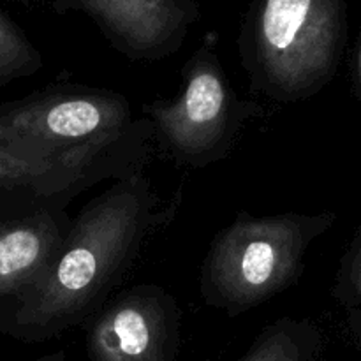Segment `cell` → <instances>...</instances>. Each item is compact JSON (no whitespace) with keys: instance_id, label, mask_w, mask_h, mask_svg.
<instances>
[{"instance_id":"obj_1","label":"cell","mask_w":361,"mask_h":361,"mask_svg":"<svg viewBox=\"0 0 361 361\" xmlns=\"http://www.w3.org/2000/svg\"><path fill=\"white\" fill-rule=\"evenodd\" d=\"M171 215L143 173L115 180L73 217L49 267L0 305V335L42 344L83 326L111 298L148 236Z\"/></svg>"},{"instance_id":"obj_2","label":"cell","mask_w":361,"mask_h":361,"mask_svg":"<svg viewBox=\"0 0 361 361\" xmlns=\"http://www.w3.org/2000/svg\"><path fill=\"white\" fill-rule=\"evenodd\" d=\"M334 224L330 212L256 217L240 210L215 235L201 263L204 305L238 317L288 291L305 270L310 245Z\"/></svg>"},{"instance_id":"obj_3","label":"cell","mask_w":361,"mask_h":361,"mask_svg":"<svg viewBox=\"0 0 361 361\" xmlns=\"http://www.w3.org/2000/svg\"><path fill=\"white\" fill-rule=\"evenodd\" d=\"M154 127L133 118L123 94L87 85H49L0 102V145L44 159L150 150Z\"/></svg>"},{"instance_id":"obj_4","label":"cell","mask_w":361,"mask_h":361,"mask_svg":"<svg viewBox=\"0 0 361 361\" xmlns=\"http://www.w3.org/2000/svg\"><path fill=\"white\" fill-rule=\"evenodd\" d=\"M342 28L334 0H259L240 37V59L254 94L293 104L335 78Z\"/></svg>"},{"instance_id":"obj_5","label":"cell","mask_w":361,"mask_h":361,"mask_svg":"<svg viewBox=\"0 0 361 361\" xmlns=\"http://www.w3.org/2000/svg\"><path fill=\"white\" fill-rule=\"evenodd\" d=\"M183 87L173 99L143 104L154 140L176 166L204 169L224 161L247 122L264 115L233 88L212 42H203L182 69Z\"/></svg>"},{"instance_id":"obj_6","label":"cell","mask_w":361,"mask_h":361,"mask_svg":"<svg viewBox=\"0 0 361 361\" xmlns=\"http://www.w3.org/2000/svg\"><path fill=\"white\" fill-rule=\"evenodd\" d=\"M83 328L88 361H176L182 348V309L157 284L116 293Z\"/></svg>"},{"instance_id":"obj_7","label":"cell","mask_w":361,"mask_h":361,"mask_svg":"<svg viewBox=\"0 0 361 361\" xmlns=\"http://www.w3.org/2000/svg\"><path fill=\"white\" fill-rule=\"evenodd\" d=\"M150 152L44 159L0 145V207L16 214L67 210L76 196L104 180L143 173Z\"/></svg>"},{"instance_id":"obj_8","label":"cell","mask_w":361,"mask_h":361,"mask_svg":"<svg viewBox=\"0 0 361 361\" xmlns=\"http://www.w3.org/2000/svg\"><path fill=\"white\" fill-rule=\"evenodd\" d=\"M56 7L87 13L130 60L173 55L196 18L189 0H56Z\"/></svg>"},{"instance_id":"obj_9","label":"cell","mask_w":361,"mask_h":361,"mask_svg":"<svg viewBox=\"0 0 361 361\" xmlns=\"http://www.w3.org/2000/svg\"><path fill=\"white\" fill-rule=\"evenodd\" d=\"M71 222L67 210L16 214L0 207V305L49 267Z\"/></svg>"},{"instance_id":"obj_10","label":"cell","mask_w":361,"mask_h":361,"mask_svg":"<svg viewBox=\"0 0 361 361\" xmlns=\"http://www.w3.org/2000/svg\"><path fill=\"white\" fill-rule=\"evenodd\" d=\"M323 334L310 319L279 317L263 328L238 361H317Z\"/></svg>"},{"instance_id":"obj_11","label":"cell","mask_w":361,"mask_h":361,"mask_svg":"<svg viewBox=\"0 0 361 361\" xmlns=\"http://www.w3.org/2000/svg\"><path fill=\"white\" fill-rule=\"evenodd\" d=\"M44 67L41 51L0 9V88L37 74Z\"/></svg>"},{"instance_id":"obj_12","label":"cell","mask_w":361,"mask_h":361,"mask_svg":"<svg viewBox=\"0 0 361 361\" xmlns=\"http://www.w3.org/2000/svg\"><path fill=\"white\" fill-rule=\"evenodd\" d=\"M334 296L348 314L353 330L361 334V231L342 259Z\"/></svg>"},{"instance_id":"obj_13","label":"cell","mask_w":361,"mask_h":361,"mask_svg":"<svg viewBox=\"0 0 361 361\" xmlns=\"http://www.w3.org/2000/svg\"><path fill=\"white\" fill-rule=\"evenodd\" d=\"M30 361H69V358H67V355L63 351H56L51 353V355H44L41 356V358H35Z\"/></svg>"}]
</instances>
